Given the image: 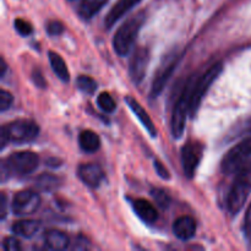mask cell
I'll list each match as a JSON object with an SVG mask.
<instances>
[{"label":"cell","instance_id":"8","mask_svg":"<svg viewBox=\"0 0 251 251\" xmlns=\"http://www.w3.org/2000/svg\"><path fill=\"white\" fill-rule=\"evenodd\" d=\"M179 63V54L174 53L171 55L166 56L163 63L161 64L159 69L157 70L156 76H154L153 81H152V87H151V97L156 98L161 95L162 91L166 87L167 82L169 78L173 75L174 70L176 69Z\"/></svg>","mask_w":251,"mask_h":251},{"label":"cell","instance_id":"4","mask_svg":"<svg viewBox=\"0 0 251 251\" xmlns=\"http://www.w3.org/2000/svg\"><path fill=\"white\" fill-rule=\"evenodd\" d=\"M223 70V65L221 61L215 63L211 65L195 82L193 83V88H191V96H190V115H194L198 113L199 108H200L201 102H202L203 97L208 90L211 88L212 83L215 82L221 75Z\"/></svg>","mask_w":251,"mask_h":251},{"label":"cell","instance_id":"32","mask_svg":"<svg viewBox=\"0 0 251 251\" xmlns=\"http://www.w3.org/2000/svg\"><path fill=\"white\" fill-rule=\"evenodd\" d=\"M1 207H0V213H1V220H5L6 217V206H7V199L4 193L1 194V202H0Z\"/></svg>","mask_w":251,"mask_h":251},{"label":"cell","instance_id":"15","mask_svg":"<svg viewBox=\"0 0 251 251\" xmlns=\"http://www.w3.org/2000/svg\"><path fill=\"white\" fill-rule=\"evenodd\" d=\"M173 232L180 240H189L195 235L196 222L190 216H181L176 218L173 225Z\"/></svg>","mask_w":251,"mask_h":251},{"label":"cell","instance_id":"33","mask_svg":"<svg viewBox=\"0 0 251 251\" xmlns=\"http://www.w3.org/2000/svg\"><path fill=\"white\" fill-rule=\"evenodd\" d=\"M5 70H6V64H5L4 60H1V71H0V75L4 76Z\"/></svg>","mask_w":251,"mask_h":251},{"label":"cell","instance_id":"25","mask_svg":"<svg viewBox=\"0 0 251 251\" xmlns=\"http://www.w3.org/2000/svg\"><path fill=\"white\" fill-rule=\"evenodd\" d=\"M14 25H15V29L17 31V33H20L21 36H24V37L29 36V34L33 32V28H32L31 25H29L28 22L25 21V20H22V19L15 20Z\"/></svg>","mask_w":251,"mask_h":251},{"label":"cell","instance_id":"14","mask_svg":"<svg viewBox=\"0 0 251 251\" xmlns=\"http://www.w3.org/2000/svg\"><path fill=\"white\" fill-rule=\"evenodd\" d=\"M125 102H126V104L129 105L130 109L134 112V114L136 115L137 119L141 122V124L144 125L145 129L147 130V132H149L152 137H156L157 136V129H156V126H154L153 122H152L151 117L149 115V113L145 110V108L142 107V105L140 104L136 100H135V98L130 97V96L129 97L125 98Z\"/></svg>","mask_w":251,"mask_h":251},{"label":"cell","instance_id":"28","mask_svg":"<svg viewBox=\"0 0 251 251\" xmlns=\"http://www.w3.org/2000/svg\"><path fill=\"white\" fill-rule=\"evenodd\" d=\"M2 248L7 251H19L21 250V244L16 238H5Z\"/></svg>","mask_w":251,"mask_h":251},{"label":"cell","instance_id":"3","mask_svg":"<svg viewBox=\"0 0 251 251\" xmlns=\"http://www.w3.org/2000/svg\"><path fill=\"white\" fill-rule=\"evenodd\" d=\"M39 134V127L32 120H16L1 127L0 142L4 149L7 142L22 144L36 139Z\"/></svg>","mask_w":251,"mask_h":251},{"label":"cell","instance_id":"7","mask_svg":"<svg viewBox=\"0 0 251 251\" xmlns=\"http://www.w3.org/2000/svg\"><path fill=\"white\" fill-rule=\"evenodd\" d=\"M191 88H193V83H188L184 88L183 93L180 95L179 100H176V105H174L173 114H172L171 120V127L172 134L176 139H180L185 130L186 119L188 115L190 114V96H191Z\"/></svg>","mask_w":251,"mask_h":251},{"label":"cell","instance_id":"1","mask_svg":"<svg viewBox=\"0 0 251 251\" xmlns=\"http://www.w3.org/2000/svg\"><path fill=\"white\" fill-rule=\"evenodd\" d=\"M145 20H146L145 12L141 11L127 19L119 27L113 38V47L118 55L126 56L130 53L137 38V34L140 33L142 26H144Z\"/></svg>","mask_w":251,"mask_h":251},{"label":"cell","instance_id":"16","mask_svg":"<svg viewBox=\"0 0 251 251\" xmlns=\"http://www.w3.org/2000/svg\"><path fill=\"white\" fill-rule=\"evenodd\" d=\"M131 206L134 208L135 213L144 222L153 223L158 218V212H157V208L154 207L153 203L145 200V199H135V200L131 201Z\"/></svg>","mask_w":251,"mask_h":251},{"label":"cell","instance_id":"13","mask_svg":"<svg viewBox=\"0 0 251 251\" xmlns=\"http://www.w3.org/2000/svg\"><path fill=\"white\" fill-rule=\"evenodd\" d=\"M141 0H118L104 19V25L107 28H112L126 12H129L135 5H137Z\"/></svg>","mask_w":251,"mask_h":251},{"label":"cell","instance_id":"6","mask_svg":"<svg viewBox=\"0 0 251 251\" xmlns=\"http://www.w3.org/2000/svg\"><path fill=\"white\" fill-rule=\"evenodd\" d=\"M251 157V137L243 140L229 150L223 157L221 169L225 174L238 173Z\"/></svg>","mask_w":251,"mask_h":251},{"label":"cell","instance_id":"19","mask_svg":"<svg viewBox=\"0 0 251 251\" xmlns=\"http://www.w3.org/2000/svg\"><path fill=\"white\" fill-rule=\"evenodd\" d=\"M78 144H80L82 151L87 152V153H93L100 150V136L92 130H83L78 136Z\"/></svg>","mask_w":251,"mask_h":251},{"label":"cell","instance_id":"24","mask_svg":"<svg viewBox=\"0 0 251 251\" xmlns=\"http://www.w3.org/2000/svg\"><path fill=\"white\" fill-rule=\"evenodd\" d=\"M97 103L100 105V109L105 113H113L117 109V103H115L114 98L110 96V93L102 92L97 98Z\"/></svg>","mask_w":251,"mask_h":251},{"label":"cell","instance_id":"27","mask_svg":"<svg viewBox=\"0 0 251 251\" xmlns=\"http://www.w3.org/2000/svg\"><path fill=\"white\" fill-rule=\"evenodd\" d=\"M64 26L61 22L59 21H50L47 25V32L50 36H59V34L63 33Z\"/></svg>","mask_w":251,"mask_h":251},{"label":"cell","instance_id":"21","mask_svg":"<svg viewBox=\"0 0 251 251\" xmlns=\"http://www.w3.org/2000/svg\"><path fill=\"white\" fill-rule=\"evenodd\" d=\"M107 2L108 0H82L78 7V14L83 20H91Z\"/></svg>","mask_w":251,"mask_h":251},{"label":"cell","instance_id":"26","mask_svg":"<svg viewBox=\"0 0 251 251\" xmlns=\"http://www.w3.org/2000/svg\"><path fill=\"white\" fill-rule=\"evenodd\" d=\"M12 102H14V97H12L11 93L5 90L0 91V110L1 112L9 109L12 105Z\"/></svg>","mask_w":251,"mask_h":251},{"label":"cell","instance_id":"10","mask_svg":"<svg viewBox=\"0 0 251 251\" xmlns=\"http://www.w3.org/2000/svg\"><path fill=\"white\" fill-rule=\"evenodd\" d=\"M41 203V198L32 190H22L12 199L11 210L16 216L32 215L37 211Z\"/></svg>","mask_w":251,"mask_h":251},{"label":"cell","instance_id":"5","mask_svg":"<svg viewBox=\"0 0 251 251\" xmlns=\"http://www.w3.org/2000/svg\"><path fill=\"white\" fill-rule=\"evenodd\" d=\"M39 166V158L34 152H15L2 162V174L25 176L33 173Z\"/></svg>","mask_w":251,"mask_h":251},{"label":"cell","instance_id":"11","mask_svg":"<svg viewBox=\"0 0 251 251\" xmlns=\"http://www.w3.org/2000/svg\"><path fill=\"white\" fill-rule=\"evenodd\" d=\"M150 63V53L149 49L145 47H139L134 50L129 63V74L132 82L139 85L145 78L146 75L147 66Z\"/></svg>","mask_w":251,"mask_h":251},{"label":"cell","instance_id":"20","mask_svg":"<svg viewBox=\"0 0 251 251\" xmlns=\"http://www.w3.org/2000/svg\"><path fill=\"white\" fill-rule=\"evenodd\" d=\"M48 59L51 69L55 73V75L58 76V78H60L63 82H69V80H70V74H69L68 66H66L64 59L58 53H55V51H49Z\"/></svg>","mask_w":251,"mask_h":251},{"label":"cell","instance_id":"29","mask_svg":"<svg viewBox=\"0 0 251 251\" xmlns=\"http://www.w3.org/2000/svg\"><path fill=\"white\" fill-rule=\"evenodd\" d=\"M244 234L251 244V205L248 208L247 215H245L244 218Z\"/></svg>","mask_w":251,"mask_h":251},{"label":"cell","instance_id":"12","mask_svg":"<svg viewBox=\"0 0 251 251\" xmlns=\"http://www.w3.org/2000/svg\"><path fill=\"white\" fill-rule=\"evenodd\" d=\"M77 176L85 185L90 188H98L104 179V172L98 164L85 163L78 166Z\"/></svg>","mask_w":251,"mask_h":251},{"label":"cell","instance_id":"23","mask_svg":"<svg viewBox=\"0 0 251 251\" xmlns=\"http://www.w3.org/2000/svg\"><path fill=\"white\" fill-rule=\"evenodd\" d=\"M76 85H77L78 90L87 95H93L97 90V82L90 76H78V78L76 80Z\"/></svg>","mask_w":251,"mask_h":251},{"label":"cell","instance_id":"22","mask_svg":"<svg viewBox=\"0 0 251 251\" xmlns=\"http://www.w3.org/2000/svg\"><path fill=\"white\" fill-rule=\"evenodd\" d=\"M37 188L42 191H54L59 186V179L53 174L44 173L37 178Z\"/></svg>","mask_w":251,"mask_h":251},{"label":"cell","instance_id":"17","mask_svg":"<svg viewBox=\"0 0 251 251\" xmlns=\"http://www.w3.org/2000/svg\"><path fill=\"white\" fill-rule=\"evenodd\" d=\"M44 244L50 250H65L70 244V239L61 230L51 229L44 234Z\"/></svg>","mask_w":251,"mask_h":251},{"label":"cell","instance_id":"9","mask_svg":"<svg viewBox=\"0 0 251 251\" xmlns=\"http://www.w3.org/2000/svg\"><path fill=\"white\" fill-rule=\"evenodd\" d=\"M203 145L196 141H189L181 150V166L186 178H194L203 156Z\"/></svg>","mask_w":251,"mask_h":251},{"label":"cell","instance_id":"18","mask_svg":"<svg viewBox=\"0 0 251 251\" xmlns=\"http://www.w3.org/2000/svg\"><path fill=\"white\" fill-rule=\"evenodd\" d=\"M41 223L37 221L32 220H24V221H17L12 225L11 229L12 233L17 237L22 238H32L37 232H38Z\"/></svg>","mask_w":251,"mask_h":251},{"label":"cell","instance_id":"31","mask_svg":"<svg viewBox=\"0 0 251 251\" xmlns=\"http://www.w3.org/2000/svg\"><path fill=\"white\" fill-rule=\"evenodd\" d=\"M154 168H156V172L157 174H158L159 176H161L162 179H169V172L168 169L166 168V167L163 166V164L161 163L159 161H154Z\"/></svg>","mask_w":251,"mask_h":251},{"label":"cell","instance_id":"30","mask_svg":"<svg viewBox=\"0 0 251 251\" xmlns=\"http://www.w3.org/2000/svg\"><path fill=\"white\" fill-rule=\"evenodd\" d=\"M32 80L36 83L37 87H46V80H44L43 75H42V73L39 70H33V73H32Z\"/></svg>","mask_w":251,"mask_h":251},{"label":"cell","instance_id":"2","mask_svg":"<svg viewBox=\"0 0 251 251\" xmlns=\"http://www.w3.org/2000/svg\"><path fill=\"white\" fill-rule=\"evenodd\" d=\"M251 194V162L237 173L227 196V208L230 215H238Z\"/></svg>","mask_w":251,"mask_h":251}]
</instances>
